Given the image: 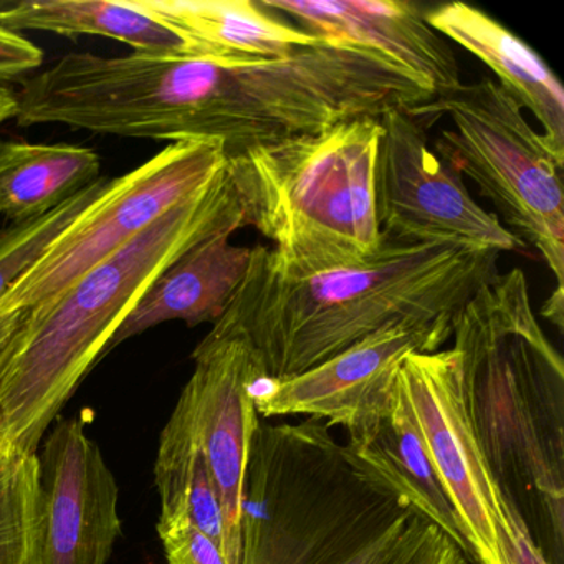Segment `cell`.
Masks as SVG:
<instances>
[{
    "instance_id": "1",
    "label": "cell",
    "mask_w": 564,
    "mask_h": 564,
    "mask_svg": "<svg viewBox=\"0 0 564 564\" xmlns=\"http://www.w3.org/2000/svg\"><path fill=\"white\" fill-rule=\"evenodd\" d=\"M497 250L382 237L358 265L290 273L270 247L249 267L210 332L243 339L267 379L302 375L368 336L412 325L454 333L462 306L498 273Z\"/></svg>"
},
{
    "instance_id": "2",
    "label": "cell",
    "mask_w": 564,
    "mask_h": 564,
    "mask_svg": "<svg viewBox=\"0 0 564 564\" xmlns=\"http://www.w3.org/2000/svg\"><path fill=\"white\" fill-rule=\"evenodd\" d=\"M462 394L488 470L547 564H564V365L521 269L491 276L452 333Z\"/></svg>"
},
{
    "instance_id": "3",
    "label": "cell",
    "mask_w": 564,
    "mask_h": 564,
    "mask_svg": "<svg viewBox=\"0 0 564 564\" xmlns=\"http://www.w3.org/2000/svg\"><path fill=\"white\" fill-rule=\"evenodd\" d=\"M246 227L229 171L29 310L0 355V455H35L151 283L197 243Z\"/></svg>"
},
{
    "instance_id": "4",
    "label": "cell",
    "mask_w": 564,
    "mask_h": 564,
    "mask_svg": "<svg viewBox=\"0 0 564 564\" xmlns=\"http://www.w3.org/2000/svg\"><path fill=\"white\" fill-rule=\"evenodd\" d=\"M329 425L260 419L239 564H389L417 511L345 457Z\"/></svg>"
},
{
    "instance_id": "5",
    "label": "cell",
    "mask_w": 564,
    "mask_h": 564,
    "mask_svg": "<svg viewBox=\"0 0 564 564\" xmlns=\"http://www.w3.org/2000/svg\"><path fill=\"white\" fill-rule=\"evenodd\" d=\"M379 118L253 148L227 160L243 223L290 273L358 265L382 243L376 214Z\"/></svg>"
},
{
    "instance_id": "6",
    "label": "cell",
    "mask_w": 564,
    "mask_h": 564,
    "mask_svg": "<svg viewBox=\"0 0 564 564\" xmlns=\"http://www.w3.org/2000/svg\"><path fill=\"white\" fill-rule=\"evenodd\" d=\"M419 121L447 115L435 154L477 184L505 229L533 247L564 292V163L524 118L523 108L485 77L411 111Z\"/></svg>"
},
{
    "instance_id": "7",
    "label": "cell",
    "mask_w": 564,
    "mask_h": 564,
    "mask_svg": "<svg viewBox=\"0 0 564 564\" xmlns=\"http://www.w3.org/2000/svg\"><path fill=\"white\" fill-rule=\"evenodd\" d=\"M226 166L220 144H167L137 170L111 180L104 196L77 217L2 295L0 306L31 310L58 295L91 267L153 226L167 210L206 187Z\"/></svg>"
},
{
    "instance_id": "8",
    "label": "cell",
    "mask_w": 564,
    "mask_h": 564,
    "mask_svg": "<svg viewBox=\"0 0 564 564\" xmlns=\"http://www.w3.org/2000/svg\"><path fill=\"white\" fill-rule=\"evenodd\" d=\"M398 381L457 514L471 564H511L507 503L468 421L457 351L411 352L399 366Z\"/></svg>"
},
{
    "instance_id": "9",
    "label": "cell",
    "mask_w": 564,
    "mask_h": 564,
    "mask_svg": "<svg viewBox=\"0 0 564 564\" xmlns=\"http://www.w3.org/2000/svg\"><path fill=\"white\" fill-rule=\"evenodd\" d=\"M379 123L375 193L382 237L500 253L523 247L498 216L471 199L464 176L431 150L424 127L411 111H386Z\"/></svg>"
},
{
    "instance_id": "10",
    "label": "cell",
    "mask_w": 564,
    "mask_h": 564,
    "mask_svg": "<svg viewBox=\"0 0 564 564\" xmlns=\"http://www.w3.org/2000/svg\"><path fill=\"white\" fill-rule=\"evenodd\" d=\"M194 371L177 401L206 455L226 520L227 561L239 564L250 444L260 417L253 386L265 379L243 339L210 332L193 352Z\"/></svg>"
},
{
    "instance_id": "11",
    "label": "cell",
    "mask_w": 564,
    "mask_h": 564,
    "mask_svg": "<svg viewBox=\"0 0 564 564\" xmlns=\"http://www.w3.org/2000/svg\"><path fill=\"white\" fill-rule=\"evenodd\" d=\"M448 339L451 333L424 326L381 329L302 375L260 379L253 386L257 415H306L346 431L389 404L405 356L441 351Z\"/></svg>"
},
{
    "instance_id": "12",
    "label": "cell",
    "mask_w": 564,
    "mask_h": 564,
    "mask_svg": "<svg viewBox=\"0 0 564 564\" xmlns=\"http://www.w3.org/2000/svg\"><path fill=\"white\" fill-rule=\"evenodd\" d=\"M37 458L44 564H107L121 534L120 488L84 419H58Z\"/></svg>"
},
{
    "instance_id": "13",
    "label": "cell",
    "mask_w": 564,
    "mask_h": 564,
    "mask_svg": "<svg viewBox=\"0 0 564 564\" xmlns=\"http://www.w3.org/2000/svg\"><path fill=\"white\" fill-rule=\"evenodd\" d=\"M293 25L341 47L388 58L424 85L435 100L462 87L448 42L429 25L427 12L409 0H259Z\"/></svg>"
},
{
    "instance_id": "14",
    "label": "cell",
    "mask_w": 564,
    "mask_h": 564,
    "mask_svg": "<svg viewBox=\"0 0 564 564\" xmlns=\"http://www.w3.org/2000/svg\"><path fill=\"white\" fill-rule=\"evenodd\" d=\"M346 435L348 441L341 445L345 457L441 528L471 563L457 514L435 474L398 378L389 404L346 429Z\"/></svg>"
},
{
    "instance_id": "15",
    "label": "cell",
    "mask_w": 564,
    "mask_h": 564,
    "mask_svg": "<svg viewBox=\"0 0 564 564\" xmlns=\"http://www.w3.org/2000/svg\"><path fill=\"white\" fill-rule=\"evenodd\" d=\"M425 19L445 41L460 45L497 75V84L540 121L544 141L564 163V90L546 62L474 6L451 2L432 9Z\"/></svg>"
},
{
    "instance_id": "16",
    "label": "cell",
    "mask_w": 564,
    "mask_h": 564,
    "mask_svg": "<svg viewBox=\"0 0 564 564\" xmlns=\"http://www.w3.org/2000/svg\"><path fill=\"white\" fill-rule=\"evenodd\" d=\"M219 234L181 256L141 296L108 345L107 355L127 339L170 322L189 328L217 323L246 275L252 249L232 246Z\"/></svg>"
},
{
    "instance_id": "17",
    "label": "cell",
    "mask_w": 564,
    "mask_h": 564,
    "mask_svg": "<svg viewBox=\"0 0 564 564\" xmlns=\"http://www.w3.org/2000/svg\"><path fill=\"white\" fill-rule=\"evenodd\" d=\"M196 48L197 57L229 64L282 61L323 39L263 8L259 0H133Z\"/></svg>"
},
{
    "instance_id": "18",
    "label": "cell",
    "mask_w": 564,
    "mask_h": 564,
    "mask_svg": "<svg viewBox=\"0 0 564 564\" xmlns=\"http://www.w3.org/2000/svg\"><path fill=\"white\" fill-rule=\"evenodd\" d=\"M0 25L78 37L98 35L130 45L134 54L197 57L189 41L134 6L133 0H24L0 4ZM199 58V57H197Z\"/></svg>"
},
{
    "instance_id": "19",
    "label": "cell",
    "mask_w": 564,
    "mask_h": 564,
    "mask_svg": "<svg viewBox=\"0 0 564 564\" xmlns=\"http://www.w3.org/2000/svg\"><path fill=\"white\" fill-rule=\"evenodd\" d=\"M100 171L90 148L0 140V227L47 216L100 180Z\"/></svg>"
},
{
    "instance_id": "20",
    "label": "cell",
    "mask_w": 564,
    "mask_h": 564,
    "mask_svg": "<svg viewBox=\"0 0 564 564\" xmlns=\"http://www.w3.org/2000/svg\"><path fill=\"white\" fill-rule=\"evenodd\" d=\"M154 480L160 491L161 520L191 521L226 553V520L219 491L180 401L161 432Z\"/></svg>"
},
{
    "instance_id": "21",
    "label": "cell",
    "mask_w": 564,
    "mask_h": 564,
    "mask_svg": "<svg viewBox=\"0 0 564 564\" xmlns=\"http://www.w3.org/2000/svg\"><path fill=\"white\" fill-rule=\"evenodd\" d=\"M45 510L35 455H0V564H44Z\"/></svg>"
},
{
    "instance_id": "22",
    "label": "cell",
    "mask_w": 564,
    "mask_h": 564,
    "mask_svg": "<svg viewBox=\"0 0 564 564\" xmlns=\"http://www.w3.org/2000/svg\"><path fill=\"white\" fill-rule=\"evenodd\" d=\"M110 183L111 180L100 177L41 219L0 227V299L77 217L104 196Z\"/></svg>"
},
{
    "instance_id": "23",
    "label": "cell",
    "mask_w": 564,
    "mask_h": 564,
    "mask_svg": "<svg viewBox=\"0 0 564 564\" xmlns=\"http://www.w3.org/2000/svg\"><path fill=\"white\" fill-rule=\"evenodd\" d=\"M389 564H471L467 554L421 513L412 518L401 547Z\"/></svg>"
},
{
    "instance_id": "24",
    "label": "cell",
    "mask_w": 564,
    "mask_h": 564,
    "mask_svg": "<svg viewBox=\"0 0 564 564\" xmlns=\"http://www.w3.org/2000/svg\"><path fill=\"white\" fill-rule=\"evenodd\" d=\"M167 564H229L219 543L187 520H158Z\"/></svg>"
},
{
    "instance_id": "25",
    "label": "cell",
    "mask_w": 564,
    "mask_h": 564,
    "mask_svg": "<svg viewBox=\"0 0 564 564\" xmlns=\"http://www.w3.org/2000/svg\"><path fill=\"white\" fill-rule=\"evenodd\" d=\"M44 62V52L28 37L0 25V84L22 80L37 70Z\"/></svg>"
},
{
    "instance_id": "26",
    "label": "cell",
    "mask_w": 564,
    "mask_h": 564,
    "mask_svg": "<svg viewBox=\"0 0 564 564\" xmlns=\"http://www.w3.org/2000/svg\"><path fill=\"white\" fill-rule=\"evenodd\" d=\"M507 518L511 530H513L514 550L513 556H511V564H547L543 554L540 553V550L531 541L523 521L518 517L517 511L508 507V505Z\"/></svg>"
},
{
    "instance_id": "27",
    "label": "cell",
    "mask_w": 564,
    "mask_h": 564,
    "mask_svg": "<svg viewBox=\"0 0 564 564\" xmlns=\"http://www.w3.org/2000/svg\"><path fill=\"white\" fill-rule=\"evenodd\" d=\"M29 310H8L0 306V355L8 348L9 343L18 335L21 326L24 325Z\"/></svg>"
},
{
    "instance_id": "28",
    "label": "cell",
    "mask_w": 564,
    "mask_h": 564,
    "mask_svg": "<svg viewBox=\"0 0 564 564\" xmlns=\"http://www.w3.org/2000/svg\"><path fill=\"white\" fill-rule=\"evenodd\" d=\"M541 315L544 318L550 319L554 326H556L557 332L563 333L564 325V292L561 290H554L551 293L550 299L543 303V308H541Z\"/></svg>"
},
{
    "instance_id": "29",
    "label": "cell",
    "mask_w": 564,
    "mask_h": 564,
    "mask_svg": "<svg viewBox=\"0 0 564 564\" xmlns=\"http://www.w3.org/2000/svg\"><path fill=\"white\" fill-rule=\"evenodd\" d=\"M19 113L18 94L9 85L0 84V127L15 120Z\"/></svg>"
}]
</instances>
